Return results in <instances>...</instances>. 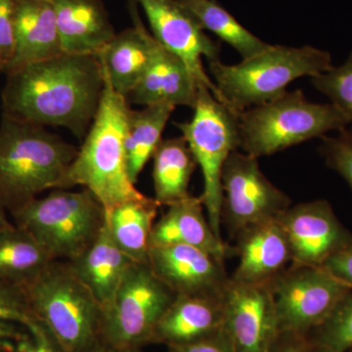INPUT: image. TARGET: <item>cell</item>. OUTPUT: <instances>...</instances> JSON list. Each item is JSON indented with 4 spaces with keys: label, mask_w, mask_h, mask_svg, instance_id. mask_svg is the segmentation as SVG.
<instances>
[{
    "label": "cell",
    "mask_w": 352,
    "mask_h": 352,
    "mask_svg": "<svg viewBox=\"0 0 352 352\" xmlns=\"http://www.w3.org/2000/svg\"><path fill=\"white\" fill-rule=\"evenodd\" d=\"M188 122H176L188 143L204 179L201 198L208 222L215 235L221 238V175L224 164L240 148L239 113L215 98L205 87H199Z\"/></svg>",
    "instance_id": "8"
},
{
    "label": "cell",
    "mask_w": 352,
    "mask_h": 352,
    "mask_svg": "<svg viewBox=\"0 0 352 352\" xmlns=\"http://www.w3.org/2000/svg\"><path fill=\"white\" fill-rule=\"evenodd\" d=\"M175 108L170 104L160 103L129 112L124 149L127 171L134 184L163 140L162 135Z\"/></svg>",
    "instance_id": "26"
},
{
    "label": "cell",
    "mask_w": 352,
    "mask_h": 352,
    "mask_svg": "<svg viewBox=\"0 0 352 352\" xmlns=\"http://www.w3.org/2000/svg\"><path fill=\"white\" fill-rule=\"evenodd\" d=\"M27 329L29 333L21 342L18 352H63L52 333L38 319Z\"/></svg>",
    "instance_id": "34"
},
{
    "label": "cell",
    "mask_w": 352,
    "mask_h": 352,
    "mask_svg": "<svg viewBox=\"0 0 352 352\" xmlns=\"http://www.w3.org/2000/svg\"><path fill=\"white\" fill-rule=\"evenodd\" d=\"M239 263L233 281L266 285L293 263L288 238L279 219L245 229L236 237Z\"/></svg>",
    "instance_id": "16"
},
{
    "label": "cell",
    "mask_w": 352,
    "mask_h": 352,
    "mask_svg": "<svg viewBox=\"0 0 352 352\" xmlns=\"http://www.w3.org/2000/svg\"><path fill=\"white\" fill-rule=\"evenodd\" d=\"M198 22L204 31L212 32L237 51L243 59L263 52L270 44L254 36L217 0H176Z\"/></svg>",
    "instance_id": "28"
},
{
    "label": "cell",
    "mask_w": 352,
    "mask_h": 352,
    "mask_svg": "<svg viewBox=\"0 0 352 352\" xmlns=\"http://www.w3.org/2000/svg\"><path fill=\"white\" fill-rule=\"evenodd\" d=\"M198 88L184 62L157 41L149 67L126 99L143 107L166 103L194 109Z\"/></svg>",
    "instance_id": "19"
},
{
    "label": "cell",
    "mask_w": 352,
    "mask_h": 352,
    "mask_svg": "<svg viewBox=\"0 0 352 352\" xmlns=\"http://www.w3.org/2000/svg\"><path fill=\"white\" fill-rule=\"evenodd\" d=\"M16 48L15 0H0V73L8 72Z\"/></svg>",
    "instance_id": "33"
},
{
    "label": "cell",
    "mask_w": 352,
    "mask_h": 352,
    "mask_svg": "<svg viewBox=\"0 0 352 352\" xmlns=\"http://www.w3.org/2000/svg\"><path fill=\"white\" fill-rule=\"evenodd\" d=\"M124 352H142V349H131V351H126Z\"/></svg>",
    "instance_id": "40"
},
{
    "label": "cell",
    "mask_w": 352,
    "mask_h": 352,
    "mask_svg": "<svg viewBox=\"0 0 352 352\" xmlns=\"http://www.w3.org/2000/svg\"><path fill=\"white\" fill-rule=\"evenodd\" d=\"M0 319L17 322L25 328L36 320L24 288L0 282Z\"/></svg>",
    "instance_id": "32"
},
{
    "label": "cell",
    "mask_w": 352,
    "mask_h": 352,
    "mask_svg": "<svg viewBox=\"0 0 352 352\" xmlns=\"http://www.w3.org/2000/svg\"><path fill=\"white\" fill-rule=\"evenodd\" d=\"M104 78L98 110L59 189L89 190L108 214L120 204L146 196L136 189L127 171L124 139L131 109L126 97Z\"/></svg>",
    "instance_id": "2"
},
{
    "label": "cell",
    "mask_w": 352,
    "mask_h": 352,
    "mask_svg": "<svg viewBox=\"0 0 352 352\" xmlns=\"http://www.w3.org/2000/svg\"><path fill=\"white\" fill-rule=\"evenodd\" d=\"M160 207L154 198L146 196L120 204L106 214L116 245L133 263L149 261L150 239Z\"/></svg>",
    "instance_id": "25"
},
{
    "label": "cell",
    "mask_w": 352,
    "mask_h": 352,
    "mask_svg": "<svg viewBox=\"0 0 352 352\" xmlns=\"http://www.w3.org/2000/svg\"><path fill=\"white\" fill-rule=\"evenodd\" d=\"M312 85L330 99L352 129V51L344 64L311 78Z\"/></svg>",
    "instance_id": "30"
},
{
    "label": "cell",
    "mask_w": 352,
    "mask_h": 352,
    "mask_svg": "<svg viewBox=\"0 0 352 352\" xmlns=\"http://www.w3.org/2000/svg\"><path fill=\"white\" fill-rule=\"evenodd\" d=\"M322 156L329 168L337 171L352 189V129L339 131L337 136H324Z\"/></svg>",
    "instance_id": "31"
},
{
    "label": "cell",
    "mask_w": 352,
    "mask_h": 352,
    "mask_svg": "<svg viewBox=\"0 0 352 352\" xmlns=\"http://www.w3.org/2000/svg\"><path fill=\"white\" fill-rule=\"evenodd\" d=\"M279 221L288 238L292 263L323 266L352 239L326 200L291 206Z\"/></svg>",
    "instance_id": "14"
},
{
    "label": "cell",
    "mask_w": 352,
    "mask_h": 352,
    "mask_svg": "<svg viewBox=\"0 0 352 352\" xmlns=\"http://www.w3.org/2000/svg\"><path fill=\"white\" fill-rule=\"evenodd\" d=\"M6 76L3 117L85 138L105 87L98 56L63 53Z\"/></svg>",
    "instance_id": "1"
},
{
    "label": "cell",
    "mask_w": 352,
    "mask_h": 352,
    "mask_svg": "<svg viewBox=\"0 0 352 352\" xmlns=\"http://www.w3.org/2000/svg\"><path fill=\"white\" fill-rule=\"evenodd\" d=\"M45 127L2 118L0 126V205L9 212L48 189H59L78 154Z\"/></svg>",
    "instance_id": "3"
},
{
    "label": "cell",
    "mask_w": 352,
    "mask_h": 352,
    "mask_svg": "<svg viewBox=\"0 0 352 352\" xmlns=\"http://www.w3.org/2000/svg\"><path fill=\"white\" fill-rule=\"evenodd\" d=\"M280 329L307 335L320 325L351 286L323 266L292 263L267 284Z\"/></svg>",
    "instance_id": "10"
},
{
    "label": "cell",
    "mask_w": 352,
    "mask_h": 352,
    "mask_svg": "<svg viewBox=\"0 0 352 352\" xmlns=\"http://www.w3.org/2000/svg\"><path fill=\"white\" fill-rule=\"evenodd\" d=\"M170 352H234L232 344L224 329L207 338L182 344L168 347Z\"/></svg>",
    "instance_id": "35"
},
{
    "label": "cell",
    "mask_w": 352,
    "mask_h": 352,
    "mask_svg": "<svg viewBox=\"0 0 352 352\" xmlns=\"http://www.w3.org/2000/svg\"><path fill=\"white\" fill-rule=\"evenodd\" d=\"M24 289L32 314L63 352H90L103 344V308L68 261H50Z\"/></svg>",
    "instance_id": "5"
},
{
    "label": "cell",
    "mask_w": 352,
    "mask_h": 352,
    "mask_svg": "<svg viewBox=\"0 0 352 352\" xmlns=\"http://www.w3.org/2000/svg\"><path fill=\"white\" fill-rule=\"evenodd\" d=\"M16 48L6 75L63 54L56 13L50 0H15Z\"/></svg>",
    "instance_id": "21"
},
{
    "label": "cell",
    "mask_w": 352,
    "mask_h": 352,
    "mask_svg": "<svg viewBox=\"0 0 352 352\" xmlns=\"http://www.w3.org/2000/svg\"><path fill=\"white\" fill-rule=\"evenodd\" d=\"M152 159L154 199L160 206L168 207L191 196L189 184L198 164L183 136L163 139Z\"/></svg>",
    "instance_id": "24"
},
{
    "label": "cell",
    "mask_w": 352,
    "mask_h": 352,
    "mask_svg": "<svg viewBox=\"0 0 352 352\" xmlns=\"http://www.w3.org/2000/svg\"><path fill=\"white\" fill-rule=\"evenodd\" d=\"M15 226L29 233L53 261H71L87 251L100 234L107 214L89 191L55 189L14 210Z\"/></svg>",
    "instance_id": "7"
},
{
    "label": "cell",
    "mask_w": 352,
    "mask_h": 352,
    "mask_svg": "<svg viewBox=\"0 0 352 352\" xmlns=\"http://www.w3.org/2000/svg\"><path fill=\"white\" fill-rule=\"evenodd\" d=\"M129 6L133 25L116 34L98 54L104 76L113 89L126 98L144 76L157 43L139 17L135 2L129 0Z\"/></svg>",
    "instance_id": "17"
},
{
    "label": "cell",
    "mask_w": 352,
    "mask_h": 352,
    "mask_svg": "<svg viewBox=\"0 0 352 352\" xmlns=\"http://www.w3.org/2000/svg\"><path fill=\"white\" fill-rule=\"evenodd\" d=\"M323 267L352 288V239L329 258Z\"/></svg>",
    "instance_id": "36"
},
{
    "label": "cell",
    "mask_w": 352,
    "mask_h": 352,
    "mask_svg": "<svg viewBox=\"0 0 352 352\" xmlns=\"http://www.w3.org/2000/svg\"><path fill=\"white\" fill-rule=\"evenodd\" d=\"M144 11L151 34L166 50L179 57L198 87L208 88L219 99L217 87L204 68L203 60L217 61L220 46L201 29L176 0H134Z\"/></svg>",
    "instance_id": "12"
},
{
    "label": "cell",
    "mask_w": 352,
    "mask_h": 352,
    "mask_svg": "<svg viewBox=\"0 0 352 352\" xmlns=\"http://www.w3.org/2000/svg\"><path fill=\"white\" fill-rule=\"evenodd\" d=\"M175 298L149 263H134L103 311L102 342L119 352L153 344L157 323Z\"/></svg>",
    "instance_id": "9"
},
{
    "label": "cell",
    "mask_w": 352,
    "mask_h": 352,
    "mask_svg": "<svg viewBox=\"0 0 352 352\" xmlns=\"http://www.w3.org/2000/svg\"><path fill=\"white\" fill-rule=\"evenodd\" d=\"M221 185V223L233 238L249 227L279 219L292 206L289 197L264 175L258 159L239 150L224 164Z\"/></svg>",
    "instance_id": "11"
},
{
    "label": "cell",
    "mask_w": 352,
    "mask_h": 352,
    "mask_svg": "<svg viewBox=\"0 0 352 352\" xmlns=\"http://www.w3.org/2000/svg\"><path fill=\"white\" fill-rule=\"evenodd\" d=\"M90 352H119V351H115V349H113L112 347L106 346V344H101L100 346H97L96 349H94V351H91Z\"/></svg>",
    "instance_id": "39"
},
{
    "label": "cell",
    "mask_w": 352,
    "mask_h": 352,
    "mask_svg": "<svg viewBox=\"0 0 352 352\" xmlns=\"http://www.w3.org/2000/svg\"><path fill=\"white\" fill-rule=\"evenodd\" d=\"M53 259L29 233L11 224L0 230V282L25 288Z\"/></svg>",
    "instance_id": "27"
},
{
    "label": "cell",
    "mask_w": 352,
    "mask_h": 352,
    "mask_svg": "<svg viewBox=\"0 0 352 352\" xmlns=\"http://www.w3.org/2000/svg\"><path fill=\"white\" fill-rule=\"evenodd\" d=\"M349 126L333 104L314 103L296 89L240 113V149L258 159Z\"/></svg>",
    "instance_id": "6"
},
{
    "label": "cell",
    "mask_w": 352,
    "mask_h": 352,
    "mask_svg": "<svg viewBox=\"0 0 352 352\" xmlns=\"http://www.w3.org/2000/svg\"><path fill=\"white\" fill-rule=\"evenodd\" d=\"M64 53L96 55L116 36L102 0H50Z\"/></svg>",
    "instance_id": "20"
},
{
    "label": "cell",
    "mask_w": 352,
    "mask_h": 352,
    "mask_svg": "<svg viewBox=\"0 0 352 352\" xmlns=\"http://www.w3.org/2000/svg\"><path fill=\"white\" fill-rule=\"evenodd\" d=\"M153 227L150 247L188 245L212 254L224 263L232 250L215 235L206 217L201 197L188 198L168 206Z\"/></svg>",
    "instance_id": "22"
},
{
    "label": "cell",
    "mask_w": 352,
    "mask_h": 352,
    "mask_svg": "<svg viewBox=\"0 0 352 352\" xmlns=\"http://www.w3.org/2000/svg\"><path fill=\"white\" fill-rule=\"evenodd\" d=\"M148 263L176 296H224L230 280L224 263L192 245L150 247Z\"/></svg>",
    "instance_id": "15"
},
{
    "label": "cell",
    "mask_w": 352,
    "mask_h": 352,
    "mask_svg": "<svg viewBox=\"0 0 352 352\" xmlns=\"http://www.w3.org/2000/svg\"><path fill=\"white\" fill-rule=\"evenodd\" d=\"M223 323L224 296H176L157 323L153 344H190L219 332Z\"/></svg>",
    "instance_id": "18"
},
{
    "label": "cell",
    "mask_w": 352,
    "mask_h": 352,
    "mask_svg": "<svg viewBox=\"0 0 352 352\" xmlns=\"http://www.w3.org/2000/svg\"><path fill=\"white\" fill-rule=\"evenodd\" d=\"M234 352H271L279 335L276 307L267 285L229 280L224 295V323Z\"/></svg>",
    "instance_id": "13"
},
{
    "label": "cell",
    "mask_w": 352,
    "mask_h": 352,
    "mask_svg": "<svg viewBox=\"0 0 352 352\" xmlns=\"http://www.w3.org/2000/svg\"><path fill=\"white\" fill-rule=\"evenodd\" d=\"M68 263L100 303L103 311L112 302L124 275L134 263L116 245L107 219L94 245Z\"/></svg>",
    "instance_id": "23"
},
{
    "label": "cell",
    "mask_w": 352,
    "mask_h": 352,
    "mask_svg": "<svg viewBox=\"0 0 352 352\" xmlns=\"http://www.w3.org/2000/svg\"><path fill=\"white\" fill-rule=\"evenodd\" d=\"M347 352H352V349H351V351H347Z\"/></svg>",
    "instance_id": "41"
},
{
    "label": "cell",
    "mask_w": 352,
    "mask_h": 352,
    "mask_svg": "<svg viewBox=\"0 0 352 352\" xmlns=\"http://www.w3.org/2000/svg\"><path fill=\"white\" fill-rule=\"evenodd\" d=\"M319 352H347L352 349V289L327 318L307 333Z\"/></svg>",
    "instance_id": "29"
},
{
    "label": "cell",
    "mask_w": 352,
    "mask_h": 352,
    "mask_svg": "<svg viewBox=\"0 0 352 352\" xmlns=\"http://www.w3.org/2000/svg\"><path fill=\"white\" fill-rule=\"evenodd\" d=\"M3 210L4 208L1 207V205H0V230H1V229L6 228V227L10 226L11 224H12L7 220Z\"/></svg>",
    "instance_id": "38"
},
{
    "label": "cell",
    "mask_w": 352,
    "mask_h": 352,
    "mask_svg": "<svg viewBox=\"0 0 352 352\" xmlns=\"http://www.w3.org/2000/svg\"><path fill=\"white\" fill-rule=\"evenodd\" d=\"M333 66L328 51L310 45L271 44L263 52L238 64L226 65L220 60L208 63L219 100L239 115L284 94L296 80L314 78Z\"/></svg>",
    "instance_id": "4"
},
{
    "label": "cell",
    "mask_w": 352,
    "mask_h": 352,
    "mask_svg": "<svg viewBox=\"0 0 352 352\" xmlns=\"http://www.w3.org/2000/svg\"><path fill=\"white\" fill-rule=\"evenodd\" d=\"M271 352H319L307 335L280 330Z\"/></svg>",
    "instance_id": "37"
}]
</instances>
